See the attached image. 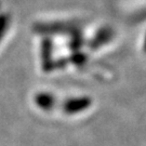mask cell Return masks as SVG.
I'll use <instances>...</instances> for the list:
<instances>
[{"label": "cell", "instance_id": "1", "mask_svg": "<svg viewBox=\"0 0 146 146\" xmlns=\"http://www.w3.org/2000/svg\"><path fill=\"white\" fill-rule=\"evenodd\" d=\"M91 104L92 101L89 96H76L66 100L62 104V108L68 115H75L88 110Z\"/></svg>", "mask_w": 146, "mask_h": 146}, {"label": "cell", "instance_id": "2", "mask_svg": "<svg viewBox=\"0 0 146 146\" xmlns=\"http://www.w3.org/2000/svg\"><path fill=\"white\" fill-rule=\"evenodd\" d=\"M34 101L37 107L42 110H51L56 104V98L51 92H38Z\"/></svg>", "mask_w": 146, "mask_h": 146}]
</instances>
